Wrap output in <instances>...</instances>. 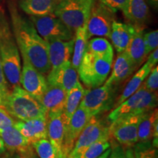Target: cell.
Wrapping results in <instances>:
<instances>
[{
    "mask_svg": "<svg viewBox=\"0 0 158 158\" xmlns=\"http://www.w3.org/2000/svg\"><path fill=\"white\" fill-rule=\"evenodd\" d=\"M0 92L2 93V94L5 97V98H7V96L8 95L10 92L9 85L7 84V81H6L5 75H4L3 73L2 66L1 62V58H0Z\"/></svg>",
    "mask_w": 158,
    "mask_h": 158,
    "instance_id": "38",
    "label": "cell"
},
{
    "mask_svg": "<svg viewBox=\"0 0 158 158\" xmlns=\"http://www.w3.org/2000/svg\"><path fill=\"white\" fill-rule=\"evenodd\" d=\"M152 68L153 67L151 64H149L147 62L144 63L143 66L133 75V76L130 80V81L127 83V86L124 89L122 93L120 94V96L116 100V102H114L113 107L114 108L117 107L118 105L123 102L126 99H127L132 94L135 93L143 84L144 80L148 76V75L149 74V73L151 72Z\"/></svg>",
    "mask_w": 158,
    "mask_h": 158,
    "instance_id": "25",
    "label": "cell"
},
{
    "mask_svg": "<svg viewBox=\"0 0 158 158\" xmlns=\"http://www.w3.org/2000/svg\"><path fill=\"white\" fill-rule=\"evenodd\" d=\"M22 60L20 85L22 86L23 89L40 102L48 87L46 78L25 57L22 56Z\"/></svg>",
    "mask_w": 158,
    "mask_h": 158,
    "instance_id": "11",
    "label": "cell"
},
{
    "mask_svg": "<svg viewBox=\"0 0 158 158\" xmlns=\"http://www.w3.org/2000/svg\"><path fill=\"white\" fill-rule=\"evenodd\" d=\"M110 151H111V149H110V148H108L107 150H106L103 153L101 154V155H100V156H98V157L96 158H108L110 153Z\"/></svg>",
    "mask_w": 158,
    "mask_h": 158,
    "instance_id": "43",
    "label": "cell"
},
{
    "mask_svg": "<svg viewBox=\"0 0 158 158\" xmlns=\"http://www.w3.org/2000/svg\"><path fill=\"white\" fill-rule=\"evenodd\" d=\"M114 21L115 13L98 0H95L86 22L88 39L92 37H109Z\"/></svg>",
    "mask_w": 158,
    "mask_h": 158,
    "instance_id": "10",
    "label": "cell"
},
{
    "mask_svg": "<svg viewBox=\"0 0 158 158\" xmlns=\"http://www.w3.org/2000/svg\"><path fill=\"white\" fill-rule=\"evenodd\" d=\"M110 147L109 133L94 142L76 158H96Z\"/></svg>",
    "mask_w": 158,
    "mask_h": 158,
    "instance_id": "30",
    "label": "cell"
},
{
    "mask_svg": "<svg viewBox=\"0 0 158 158\" xmlns=\"http://www.w3.org/2000/svg\"><path fill=\"white\" fill-rule=\"evenodd\" d=\"M86 51L97 56L114 55L113 46L109 41L103 37H97L89 40Z\"/></svg>",
    "mask_w": 158,
    "mask_h": 158,
    "instance_id": "29",
    "label": "cell"
},
{
    "mask_svg": "<svg viewBox=\"0 0 158 158\" xmlns=\"http://www.w3.org/2000/svg\"><path fill=\"white\" fill-rule=\"evenodd\" d=\"M114 55L97 56L85 52L78 69V78L89 89L102 86L111 71Z\"/></svg>",
    "mask_w": 158,
    "mask_h": 158,
    "instance_id": "4",
    "label": "cell"
},
{
    "mask_svg": "<svg viewBox=\"0 0 158 158\" xmlns=\"http://www.w3.org/2000/svg\"><path fill=\"white\" fill-rule=\"evenodd\" d=\"M157 106V92L148 91L142 84L135 93L110 111L108 116V120L111 123L122 116L146 113L155 109Z\"/></svg>",
    "mask_w": 158,
    "mask_h": 158,
    "instance_id": "5",
    "label": "cell"
},
{
    "mask_svg": "<svg viewBox=\"0 0 158 158\" xmlns=\"http://www.w3.org/2000/svg\"><path fill=\"white\" fill-rule=\"evenodd\" d=\"M158 124V110L156 108L143 114L138 128V142L152 141L153 131Z\"/></svg>",
    "mask_w": 158,
    "mask_h": 158,
    "instance_id": "26",
    "label": "cell"
},
{
    "mask_svg": "<svg viewBox=\"0 0 158 158\" xmlns=\"http://www.w3.org/2000/svg\"><path fill=\"white\" fill-rule=\"evenodd\" d=\"M116 86L103 84L98 87L86 89L79 106L88 110L92 116L108 111L114 107Z\"/></svg>",
    "mask_w": 158,
    "mask_h": 158,
    "instance_id": "7",
    "label": "cell"
},
{
    "mask_svg": "<svg viewBox=\"0 0 158 158\" xmlns=\"http://www.w3.org/2000/svg\"><path fill=\"white\" fill-rule=\"evenodd\" d=\"M124 152H125V158H135L133 148H128V149H124Z\"/></svg>",
    "mask_w": 158,
    "mask_h": 158,
    "instance_id": "41",
    "label": "cell"
},
{
    "mask_svg": "<svg viewBox=\"0 0 158 158\" xmlns=\"http://www.w3.org/2000/svg\"><path fill=\"white\" fill-rule=\"evenodd\" d=\"M3 108L20 121L48 117V114L39 101L21 86L13 88L6 98Z\"/></svg>",
    "mask_w": 158,
    "mask_h": 158,
    "instance_id": "3",
    "label": "cell"
},
{
    "mask_svg": "<svg viewBox=\"0 0 158 158\" xmlns=\"http://www.w3.org/2000/svg\"><path fill=\"white\" fill-rule=\"evenodd\" d=\"M38 34L46 42L52 40H69L73 38L74 32L54 14L29 15Z\"/></svg>",
    "mask_w": 158,
    "mask_h": 158,
    "instance_id": "9",
    "label": "cell"
},
{
    "mask_svg": "<svg viewBox=\"0 0 158 158\" xmlns=\"http://www.w3.org/2000/svg\"><path fill=\"white\" fill-rule=\"evenodd\" d=\"M143 41L145 45L146 54L148 56L152 51L157 48L158 30H154L143 34Z\"/></svg>",
    "mask_w": 158,
    "mask_h": 158,
    "instance_id": "33",
    "label": "cell"
},
{
    "mask_svg": "<svg viewBox=\"0 0 158 158\" xmlns=\"http://www.w3.org/2000/svg\"><path fill=\"white\" fill-rule=\"evenodd\" d=\"M135 158H157V147H155L152 141L137 142L133 147Z\"/></svg>",
    "mask_w": 158,
    "mask_h": 158,
    "instance_id": "31",
    "label": "cell"
},
{
    "mask_svg": "<svg viewBox=\"0 0 158 158\" xmlns=\"http://www.w3.org/2000/svg\"><path fill=\"white\" fill-rule=\"evenodd\" d=\"M13 158H38V157L35 153V150L33 149L28 152L13 154Z\"/></svg>",
    "mask_w": 158,
    "mask_h": 158,
    "instance_id": "40",
    "label": "cell"
},
{
    "mask_svg": "<svg viewBox=\"0 0 158 158\" xmlns=\"http://www.w3.org/2000/svg\"><path fill=\"white\" fill-rule=\"evenodd\" d=\"M149 2L150 5H152L154 7H156L157 8L158 5V0H147Z\"/></svg>",
    "mask_w": 158,
    "mask_h": 158,
    "instance_id": "45",
    "label": "cell"
},
{
    "mask_svg": "<svg viewBox=\"0 0 158 158\" xmlns=\"http://www.w3.org/2000/svg\"><path fill=\"white\" fill-rule=\"evenodd\" d=\"M98 1L108 7L114 13H116L120 10H122L127 2V0H98Z\"/></svg>",
    "mask_w": 158,
    "mask_h": 158,
    "instance_id": "37",
    "label": "cell"
},
{
    "mask_svg": "<svg viewBox=\"0 0 158 158\" xmlns=\"http://www.w3.org/2000/svg\"><path fill=\"white\" fill-rule=\"evenodd\" d=\"M112 66L113 69L111 73L104 84L114 86H117L120 83L127 79L138 68L124 51L118 54L114 64Z\"/></svg>",
    "mask_w": 158,
    "mask_h": 158,
    "instance_id": "18",
    "label": "cell"
},
{
    "mask_svg": "<svg viewBox=\"0 0 158 158\" xmlns=\"http://www.w3.org/2000/svg\"><path fill=\"white\" fill-rule=\"evenodd\" d=\"M92 117V116L89 113L88 110L80 106L71 116L70 122L67 125L63 141V158H68L69 154L73 149L78 136Z\"/></svg>",
    "mask_w": 158,
    "mask_h": 158,
    "instance_id": "13",
    "label": "cell"
},
{
    "mask_svg": "<svg viewBox=\"0 0 158 158\" xmlns=\"http://www.w3.org/2000/svg\"><path fill=\"white\" fill-rule=\"evenodd\" d=\"M135 32L130 40L129 44L124 52L137 68L143 64L147 55L146 54L145 45L143 41V27L135 26Z\"/></svg>",
    "mask_w": 158,
    "mask_h": 158,
    "instance_id": "23",
    "label": "cell"
},
{
    "mask_svg": "<svg viewBox=\"0 0 158 158\" xmlns=\"http://www.w3.org/2000/svg\"><path fill=\"white\" fill-rule=\"evenodd\" d=\"M13 117L3 107H0V132L13 127L15 123Z\"/></svg>",
    "mask_w": 158,
    "mask_h": 158,
    "instance_id": "35",
    "label": "cell"
},
{
    "mask_svg": "<svg viewBox=\"0 0 158 158\" xmlns=\"http://www.w3.org/2000/svg\"><path fill=\"white\" fill-rule=\"evenodd\" d=\"M9 11L13 36L21 56L40 73L48 74L51 70L48 43L38 34L30 20L19 13L14 3L9 4Z\"/></svg>",
    "mask_w": 158,
    "mask_h": 158,
    "instance_id": "1",
    "label": "cell"
},
{
    "mask_svg": "<svg viewBox=\"0 0 158 158\" xmlns=\"http://www.w3.org/2000/svg\"><path fill=\"white\" fill-rule=\"evenodd\" d=\"M110 143L111 151L108 158H125V152L121 145L111 138H110Z\"/></svg>",
    "mask_w": 158,
    "mask_h": 158,
    "instance_id": "36",
    "label": "cell"
},
{
    "mask_svg": "<svg viewBox=\"0 0 158 158\" xmlns=\"http://www.w3.org/2000/svg\"><path fill=\"white\" fill-rule=\"evenodd\" d=\"M122 11L133 25L143 27L149 19V9L146 0H127Z\"/></svg>",
    "mask_w": 158,
    "mask_h": 158,
    "instance_id": "21",
    "label": "cell"
},
{
    "mask_svg": "<svg viewBox=\"0 0 158 158\" xmlns=\"http://www.w3.org/2000/svg\"><path fill=\"white\" fill-rule=\"evenodd\" d=\"M95 0H61L54 14L71 31L86 23Z\"/></svg>",
    "mask_w": 158,
    "mask_h": 158,
    "instance_id": "6",
    "label": "cell"
},
{
    "mask_svg": "<svg viewBox=\"0 0 158 158\" xmlns=\"http://www.w3.org/2000/svg\"><path fill=\"white\" fill-rule=\"evenodd\" d=\"M14 127L32 144L48 138V117L35 118L27 121H16Z\"/></svg>",
    "mask_w": 158,
    "mask_h": 158,
    "instance_id": "15",
    "label": "cell"
},
{
    "mask_svg": "<svg viewBox=\"0 0 158 158\" xmlns=\"http://www.w3.org/2000/svg\"><path fill=\"white\" fill-rule=\"evenodd\" d=\"M67 93L68 92L66 91L59 86L48 85L40 101L48 114V117L62 113L64 108Z\"/></svg>",
    "mask_w": 158,
    "mask_h": 158,
    "instance_id": "19",
    "label": "cell"
},
{
    "mask_svg": "<svg viewBox=\"0 0 158 158\" xmlns=\"http://www.w3.org/2000/svg\"><path fill=\"white\" fill-rule=\"evenodd\" d=\"M142 115L124 116L112 122L108 127L110 138L115 140L124 149L133 148L138 142V128Z\"/></svg>",
    "mask_w": 158,
    "mask_h": 158,
    "instance_id": "8",
    "label": "cell"
},
{
    "mask_svg": "<svg viewBox=\"0 0 158 158\" xmlns=\"http://www.w3.org/2000/svg\"><path fill=\"white\" fill-rule=\"evenodd\" d=\"M68 124L62 113L48 117V138L56 150L58 158H63L62 145Z\"/></svg>",
    "mask_w": 158,
    "mask_h": 158,
    "instance_id": "17",
    "label": "cell"
},
{
    "mask_svg": "<svg viewBox=\"0 0 158 158\" xmlns=\"http://www.w3.org/2000/svg\"><path fill=\"white\" fill-rule=\"evenodd\" d=\"M6 148L5 146V143H4L3 140L2 139V138L0 137V156H2L4 153L5 152Z\"/></svg>",
    "mask_w": 158,
    "mask_h": 158,
    "instance_id": "42",
    "label": "cell"
},
{
    "mask_svg": "<svg viewBox=\"0 0 158 158\" xmlns=\"http://www.w3.org/2000/svg\"><path fill=\"white\" fill-rule=\"evenodd\" d=\"M0 137L3 140L6 149L13 154L28 152L34 149L32 144L14 126L0 132Z\"/></svg>",
    "mask_w": 158,
    "mask_h": 158,
    "instance_id": "20",
    "label": "cell"
},
{
    "mask_svg": "<svg viewBox=\"0 0 158 158\" xmlns=\"http://www.w3.org/2000/svg\"><path fill=\"white\" fill-rule=\"evenodd\" d=\"M0 58L4 75L10 89L20 85L21 56L14 36L5 17L0 13ZM10 89V90H11Z\"/></svg>",
    "mask_w": 158,
    "mask_h": 158,
    "instance_id": "2",
    "label": "cell"
},
{
    "mask_svg": "<svg viewBox=\"0 0 158 158\" xmlns=\"http://www.w3.org/2000/svg\"><path fill=\"white\" fill-rule=\"evenodd\" d=\"M47 43L48 46V58L51 70L56 69L64 63L70 61L73 51L74 38L66 41L52 40Z\"/></svg>",
    "mask_w": 158,
    "mask_h": 158,
    "instance_id": "16",
    "label": "cell"
},
{
    "mask_svg": "<svg viewBox=\"0 0 158 158\" xmlns=\"http://www.w3.org/2000/svg\"><path fill=\"white\" fill-rule=\"evenodd\" d=\"M108 133V127L103 122L97 118V116H92L78 136L68 158H76L91 144Z\"/></svg>",
    "mask_w": 158,
    "mask_h": 158,
    "instance_id": "12",
    "label": "cell"
},
{
    "mask_svg": "<svg viewBox=\"0 0 158 158\" xmlns=\"http://www.w3.org/2000/svg\"><path fill=\"white\" fill-rule=\"evenodd\" d=\"M46 80L48 85L59 86L68 92L79 81V78L78 71L73 67L71 61H68L49 71Z\"/></svg>",
    "mask_w": 158,
    "mask_h": 158,
    "instance_id": "14",
    "label": "cell"
},
{
    "mask_svg": "<svg viewBox=\"0 0 158 158\" xmlns=\"http://www.w3.org/2000/svg\"><path fill=\"white\" fill-rule=\"evenodd\" d=\"M0 158H13V156H11L10 155H5L4 156H0Z\"/></svg>",
    "mask_w": 158,
    "mask_h": 158,
    "instance_id": "46",
    "label": "cell"
},
{
    "mask_svg": "<svg viewBox=\"0 0 158 158\" xmlns=\"http://www.w3.org/2000/svg\"><path fill=\"white\" fill-rule=\"evenodd\" d=\"M6 98L3 95L2 93L0 92V107H3L4 104H5Z\"/></svg>",
    "mask_w": 158,
    "mask_h": 158,
    "instance_id": "44",
    "label": "cell"
},
{
    "mask_svg": "<svg viewBox=\"0 0 158 158\" xmlns=\"http://www.w3.org/2000/svg\"><path fill=\"white\" fill-rule=\"evenodd\" d=\"M86 90L78 81L69 92L67 93L66 101H65L64 108L62 114L69 123L73 114L80 106L83 98H84Z\"/></svg>",
    "mask_w": 158,
    "mask_h": 158,
    "instance_id": "27",
    "label": "cell"
},
{
    "mask_svg": "<svg viewBox=\"0 0 158 158\" xmlns=\"http://www.w3.org/2000/svg\"><path fill=\"white\" fill-rule=\"evenodd\" d=\"M143 87L148 91L152 92H157L158 89V67H155L152 69L151 72L148 75L143 83Z\"/></svg>",
    "mask_w": 158,
    "mask_h": 158,
    "instance_id": "34",
    "label": "cell"
},
{
    "mask_svg": "<svg viewBox=\"0 0 158 158\" xmlns=\"http://www.w3.org/2000/svg\"><path fill=\"white\" fill-rule=\"evenodd\" d=\"M73 51L71 64L78 71L84 54L86 52V44L89 40L86 33V23L75 31Z\"/></svg>",
    "mask_w": 158,
    "mask_h": 158,
    "instance_id": "28",
    "label": "cell"
},
{
    "mask_svg": "<svg viewBox=\"0 0 158 158\" xmlns=\"http://www.w3.org/2000/svg\"><path fill=\"white\" fill-rule=\"evenodd\" d=\"M135 26L114 21L112 23L109 38L118 54L123 52L135 32Z\"/></svg>",
    "mask_w": 158,
    "mask_h": 158,
    "instance_id": "22",
    "label": "cell"
},
{
    "mask_svg": "<svg viewBox=\"0 0 158 158\" xmlns=\"http://www.w3.org/2000/svg\"><path fill=\"white\" fill-rule=\"evenodd\" d=\"M32 147L39 158H58L56 150L48 138L35 142L32 143Z\"/></svg>",
    "mask_w": 158,
    "mask_h": 158,
    "instance_id": "32",
    "label": "cell"
},
{
    "mask_svg": "<svg viewBox=\"0 0 158 158\" xmlns=\"http://www.w3.org/2000/svg\"><path fill=\"white\" fill-rule=\"evenodd\" d=\"M147 62L152 66L155 67L158 62V49L156 48L148 55Z\"/></svg>",
    "mask_w": 158,
    "mask_h": 158,
    "instance_id": "39",
    "label": "cell"
},
{
    "mask_svg": "<svg viewBox=\"0 0 158 158\" xmlns=\"http://www.w3.org/2000/svg\"><path fill=\"white\" fill-rule=\"evenodd\" d=\"M61 0H19V7L29 15L54 14Z\"/></svg>",
    "mask_w": 158,
    "mask_h": 158,
    "instance_id": "24",
    "label": "cell"
}]
</instances>
